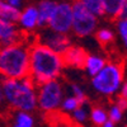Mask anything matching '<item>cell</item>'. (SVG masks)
<instances>
[{"label": "cell", "instance_id": "cell-24", "mask_svg": "<svg viewBox=\"0 0 127 127\" xmlns=\"http://www.w3.org/2000/svg\"><path fill=\"white\" fill-rule=\"evenodd\" d=\"M71 90H72V95L75 98H78L81 103H85L87 102V98H85V94H84V90L76 85V84H74V85H71Z\"/></svg>", "mask_w": 127, "mask_h": 127}, {"label": "cell", "instance_id": "cell-1", "mask_svg": "<svg viewBox=\"0 0 127 127\" xmlns=\"http://www.w3.org/2000/svg\"><path fill=\"white\" fill-rule=\"evenodd\" d=\"M29 51V72L28 76L36 84L47 80L59 79L64 70L62 56L51 50L42 42H36L28 47Z\"/></svg>", "mask_w": 127, "mask_h": 127}, {"label": "cell", "instance_id": "cell-18", "mask_svg": "<svg viewBox=\"0 0 127 127\" xmlns=\"http://www.w3.org/2000/svg\"><path fill=\"white\" fill-rule=\"evenodd\" d=\"M90 120L94 125L103 126V123L108 120V113L102 107H94L90 111Z\"/></svg>", "mask_w": 127, "mask_h": 127}, {"label": "cell", "instance_id": "cell-2", "mask_svg": "<svg viewBox=\"0 0 127 127\" xmlns=\"http://www.w3.org/2000/svg\"><path fill=\"white\" fill-rule=\"evenodd\" d=\"M5 103L14 111L33 112L37 108L36 83L29 76L4 79L1 81Z\"/></svg>", "mask_w": 127, "mask_h": 127}, {"label": "cell", "instance_id": "cell-14", "mask_svg": "<svg viewBox=\"0 0 127 127\" xmlns=\"http://www.w3.org/2000/svg\"><path fill=\"white\" fill-rule=\"evenodd\" d=\"M105 59L98 55H87L85 61H84V69L87 70L89 76H94L104 65H105Z\"/></svg>", "mask_w": 127, "mask_h": 127}, {"label": "cell", "instance_id": "cell-6", "mask_svg": "<svg viewBox=\"0 0 127 127\" xmlns=\"http://www.w3.org/2000/svg\"><path fill=\"white\" fill-rule=\"evenodd\" d=\"M72 8V22H71V31L78 37H88L90 36L97 28L98 17L90 13L78 1L71 4Z\"/></svg>", "mask_w": 127, "mask_h": 127}, {"label": "cell", "instance_id": "cell-10", "mask_svg": "<svg viewBox=\"0 0 127 127\" xmlns=\"http://www.w3.org/2000/svg\"><path fill=\"white\" fill-rule=\"evenodd\" d=\"M103 15L108 18H126L127 15V0H102Z\"/></svg>", "mask_w": 127, "mask_h": 127}, {"label": "cell", "instance_id": "cell-4", "mask_svg": "<svg viewBox=\"0 0 127 127\" xmlns=\"http://www.w3.org/2000/svg\"><path fill=\"white\" fill-rule=\"evenodd\" d=\"M123 81V67L118 62H105V65L92 76L94 90L107 97L118 93Z\"/></svg>", "mask_w": 127, "mask_h": 127}, {"label": "cell", "instance_id": "cell-8", "mask_svg": "<svg viewBox=\"0 0 127 127\" xmlns=\"http://www.w3.org/2000/svg\"><path fill=\"white\" fill-rule=\"evenodd\" d=\"M41 42L60 55H62L71 46V42L66 33H59V32H54L51 29L50 32H46L43 34V37L41 38Z\"/></svg>", "mask_w": 127, "mask_h": 127}, {"label": "cell", "instance_id": "cell-3", "mask_svg": "<svg viewBox=\"0 0 127 127\" xmlns=\"http://www.w3.org/2000/svg\"><path fill=\"white\" fill-rule=\"evenodd\" d=\"M29 51L20 42L0 47V76L3 79H19L28 76Z\"/></svg>", "mask_w": 127, "mask_h": 127}, {"label": "cell", "instance_id": "cell-28", "mask_svg": "<svg viewBox=\"0 0 127 127\" xmlns=\"http://www.w3.org/2000/svg\"><path fill=\"white\" fill-rule=\"evenodd\" d=\"M114 125H116V123H114V122H113V121H111V120H109V118H108V120H107V121H105V122H104V123H103V127H113V126H114Z\"/></svg>", "mask_w": 127, "mask_h": 127}, {"label": "cell", "instance_id": "cell-17", "mask_svg": "<svg viewBox=\"0 0 127 127\" xmlns=\"http://www.w3.org/2000/svg\"><path fill=\"white\" fill-rule=\"evenodd\" d=\"M79 4H81L85 9H88L90 13H93L97 17L103 15V5L102 0H75Z\"/></svg>", "mask_w": 127, "mask_h": 127}, {"label": "cell", "instance_id": "cell-11", "mask_svg": "<svg viewBox=\"0 0 127 127\" xmlns=\"http://www.w3.org/2000/svg\"><path fill=\"white\" fill-rule=\"evenodd\" d=\"M87 55L88 54L81 47L70 46L61 56H62V60H64V65L80 69V67L84 66V61H85Z\"/></svg>", "mask_w": 127, "mask_h": 127}, {"label": "cell", "instance_id": "cell-5", "mask_svg": "<svg viewBox=\"0 0 127 127\" xmlns=\"http://www.w3.org/2000/svg\"><path fill=\"white\" fill-rule=\"evenodd\" d=\"M64 89L57 79L37 84V107L45 113H54L60 108Z\"/></svg>", "mask_w": 127, "mask_h": 127}, {"label": "cell", "instance_id": "cell-12", "mask_svg": "<svg viewBox=\"0 0 127 127\" xmlns=\"http://www.w3.org/2000/svg\"><path fill=\"white\" fill-rule=\"evenodd\" d=\"M18 23L24 31H33L38 27V12L37 6L29 5L19 12Z\"/></svg>", "mask_w": 127, "mask_h": 127}, {"label": "cell", "instance_id": "cell-25", "mask_svg": "<svg viewBox=\"0 0 127 127\" xmlns=\"http://www.w3.org/2000/svg\"><path fill=\"white\" fill-rule=\"evenodd\" d=\"M118 92L121 93V97L122 98H127V84L125 81L122 83V85H121V88H120Z\"/></svg>", "mask_w": 127, "mask_h": 127}, {"label": "cell", "instance_id": "cell-13", "mask_svg": "<svg viewBox=\"0 0 127 127\" xmlns=\"http://www.w3.org/2000/svg\"><path fill=\"white\" fill-rule=\"evenodd\" d=\"M56 1L54 0H42L37 5V12H38V27H47L48 20L52 15L56 6Z\"/></svg>", "mask_w": 127, "mask_h": 127}, {"label": "cell", "instance_id": "cell-9", "mask_svg": "<svg viewBox=\"0 0 127 127\" xmlns=\"http://www.w3.org/2000/svg\"><path fill=\"white\" fill-rule=\"evenodd\" d=\"M22 33L17 28L15 22H10L0 18V47L20 42Z\"/></svg>", "mask_w": 127, "mask_h": 127}, {"label": "cell", "instance_id": "cell-19", "mask_svg": "<svg viewBox=\"0 0 127 127\" xmlns=\"http://www.w3.org/2000/svg\"><path fill=\"white\" fill-rule=\"evenodd\" d=\"M88 117H89V113L85 107V103L80 104L76 109H74L71 112V118L76 125H84L88 121Z\"/></svg>", "mask_w": 127, "mask_h": 127}, {"label": "cell", "instance_id": "cell-15", "mask_svg": "<svg viewBox=\"0 0 127 127\" xmlns=\"http://www.w3.org/2000/svg\"><path fill=\"white\" fill-rule=\"evenodd\" d=\"M19 12L20 10L18 8L10 5L9 3L5 1V0H0V18L1 19L17 23L18 18H19Z\"/></svg>", "mask_w": 127, "mask_h": 127}, {"label": "cell", "instance_id": "cell-16", "mask_svg": "<svg viewBox=\"0 0 127 127\" xmlns=\"http://www.w3.org/2000/svg\"><path fill=\"white\" fill-rule=\"evenodd\" d=\"M13 125L15 127H32L34 125V118L27 111H15L13 117Z\"/></svg>", "mask_w": 127, "mask_h": 127}, {"label": "cell", "instance_id": "cell-21", "mask_svg": "<svg viewBox=\"0 0 127 127\" xmlns=\"http://www.w3.org/2000/svg\"><path fill=\"white\" fill-rule=\"evenodd\" d=\"M97 39H98L99 43H102L104 46L109 45V43H112L113 39H114V33L111 29H108V28L98 29V32H97Z\"/></svg>", "mask_w": 127, "mask_h": 127}, {"label": "cell", "instance_id": "cell-20", "mask_svg": "<svg viewBox=\"0 0 127 127\" xmlns=\"http://www.w3.org/2000/svg\"><path fill=\"white\" fill-rule=\"evenodd\" d=\"M87 103V102H85ZM80 104H83L78 98H75L74 95H69V97H64L62 100H61V104H60V107L64 112H66V113H71L74 109H76Z\"/></svg>", "mask_w": 127, "mask_h": 127}, {"label": "cell", "instance_id": "cell-23", "mask_svg": "<svg viewBox=\"0 0 127 127\" xmlns=\"http://www.w3.org/2000/svg\"><path fill=\"white\" fill-rule=\"evenodd\" d=\"M117 32L123 42V45H127V19L126 18H117Z\"/></svg>", "mask_w": 127, "mask_h": 127}, {"label": "cell", "instance_id": "cell-22", "mask_svg": "<svg viewBox=\"0 0 127 127\" xmlns=\"http://www.w3.org/2000/svg\"><path fill=\"white\" fill-rule=\"evenodd\" d=\"M107 113H108V118H109L111 121H113L114 123H118V122L122 121V117H123V109L120 107L118 104H113Z\"/></svg>", "mask_w": 127, "mask_h": 127}, {"label": "cell", "instance_id": "cell-27", "mask_svg": "<svg viewBox=\"0 0 127 127\" xmlns=\"http://www.w3.org/2000/svg\"><path fill=\"white\" fill-rule=\"evenodd\" d=\"M5 103V99H4V92H3V85H1V81H0V107Z\"/></svg>", "mask_w": 127, "mask_h": 127}, {"label": "cell", "instance_id": "cell-26", "mask_svg": "<svg viewBox=\"0 0 127 127\" xmlns=\"http://www.w3.org/2000/svg\"><path fill=\"white\" fill-rule=\"evenodd\" d=\"M6 3H9L10 5H13V6H15V8H20L22 6V3H23V0H5Z\"/></svg>", "mask_w": 127, "mask_h": 127}, {"label": "cell", "instance_id": "cell-7", "mask_svg": "<svg viewBox=\"0 0 127 127\" xmlns=\"http://www.w3.org/2000/svg\"><path fill=\"white\" fill-rule=\"evenodd\" d=\"M72 22V8L70 3H57L52 13L47 27L51 31L59 33H69L71 31Z\"/></svg>", "mask_w": 127, "mask_h": 127}]
</instances>
